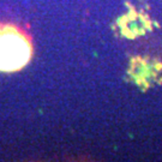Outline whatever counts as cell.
<instances>
[{
    "label": "cell",
    "instance_id": "1",
    "mask_svg": "<svg viewBox=\"0 0 162 162\" xmlns=\"http://www.w3.org/2000/svg\"><path fill=\"white\" fill-rule=\"evenodd\" d=\"M32 54V38L25 30L12 23H0V72L24 69Z\"/></svg>",
    "mask_w": 162,
    "mask_h": 162
}]
</instances>
